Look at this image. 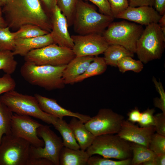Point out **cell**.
Returning <instances> with one entry per match:
<instances>
[{
  "mask_svg": "<svg viewBox=\"0 0 165 165\" xmlns=\"http://www.w3.org/2000/svg\"><path fill=\"white\" fill-rule=\"evenodd\" d=\"M2 7L9 28L18 29L23 25L32 24L51 32V21L40 0H8Z\"/></svg>",
  "mask_w": 165,
  "mask_h": 165,
  "instance_id": "1",
  "label": "cell"
},
{
  "mask_svg": "<svg viewBox=\"0 0 165 165\" xmlns=\"http://www.w3.org/2000/svg\"><path fill=\"white\" fill-rule=\"evenodd\" d=\"M113 16L98 13L93 5L82 0H77L72 25L79 35L102 34L112 22Z\"/></svg>",
  "mask_w": 165,
  "mask_h": 165,
  "instance_id": "2",
  "label": "cell"
},
{
  "mask_svg": "<svg viewBox=\"0 0 165 165\" xmlns=\"http://www.w3.org/2000/svg\"><path fill=\"white\" fill-rule=\"evenodd\" d=\"M66 66L38 65L25 61L20 68V73L23 78L30 84L52 90L65 87L62 74Z\"/></svg>",
  "mask_w": 165,
  "mask_h": 165,
  "instance_id": "3",
  "label": "cell"
},
{
  "mask_svg": "<svg viewBox=\"0 0 165 165\" xmlns=\"http://www.w3.org/2000/svg\"><path fill=\"white\" fill-rule=\"evenodd\" d=\"M0 101L13 112L32 116L49 124L53 125L57 118L43 111L34 96L24 94L15 90L3 94Z\"/></svg>",
  "mask_w": 165,
  "mask_h": 165,
  "instance_id": "4",
  "label": "cell"
},
{
  "mask_svg": "<svg viewBox=\"0 0 165 165\" xmlns=\"http://www.w3.org/2000/svg\"><path fill=\"white\" fill-rule=\"evenodd\" d=\"M165 35L158 23L146 26L138 39L135 53L139 60L146 64L162 57L165 47Z\"/></svg>",
  "mask_w": 165,
  "mask_h": 165,
  "instance_id": "5",
  "label": "cell"
},
{
  "mask_svg": "<svg viewBox=\"0 0 165 165\" xmlns=\"http://www.w3.org/2000/svg\"><path fill=\"white\" fill-rule=\"evenodd\" d=\"M86 151L90 156L97 154L105 158L119 160L131 158L132 154L130 144L114 134L95 137Z\"/></svg>",
  "mask_w": 165,
  "mask_h": 165,
  "instance_id": "6",
  "label": "cell"
},
{
  "mask_svg": "<svg viewBox=\"0 0 165 165\" xmlns=\"http://www.w3.org/2000/svg\"><path fill=\"white\" fill-rule=\"evenodd\" d=\"M144 29L141 25L125 20L112 22L102 35L108 45H119L134 53Z\"/></svg>",
  "mask_w": 165,
  "mask_h": 165,
  "instance_id": "7",
  "label": "cell"
},
{
  "mask_svg": "<svg viewBox=\"0 0 165 165\" xmlns=\"http://www.w3.org/2000/svg\"><path fill=\"white\" fill-rule=\"evenodd\" d=\"M31 146L12 133L4 135L0 144V165H28Z\"/></svg>",
  "mask_w": 165,
  "mask_h": 165,
  "instance_id": "8",
  "label": "cell"
},
{
  "mask_svg": "<svg viewBox=\"0 0 165 165\" xmlns=\"http://www.w3.org/2000/svg\"><path fill=\"white\" fill-rule=\"evenodd\" d=\"M75 56L72 49L53 43L30 51L24 59L38 65L57 66L67 65Z\"/></svg>",
  "mask_w": 165,
  "mask_h": 165,
  "instance_id": "9",
  "label": "cell"
},
{
  "mask_svg": "<svg viewBox=\"0 0 165 165\" xmlns=\"http://www.w3.org/2000/svg\"><path fill=\"white\" fill-rule=\"evenodd\" d=\"M37 134L44 141L43 147L31 146V158H43L52 162L54 165H59V157L64 146L63 140L47 125L41 124L38 128Z\"/></svg>",
  "mask_w": 165,
  "mask_h": 165,
  "instance_id": "10",
  "label": "cell"
},
{
  "mask_svg": "<svg viewBox=\"0 0 165 165\" xmlns=\"http://www.w3.org/2000/svg\"><path fill=\"white\" fill-rule=\"evenodd\" d=\"M124 119L122 115L111 109H100L97 114L85 123L87 129L96 137L108 134H117Z\"/></svg>",
  "mask_w": 165,
  "mask_h": 165,
  "instance_id": "11",
  "label": "cell"
},
{
  "mask_svg": "<svg viewBox=\"0 0 165 165\" xmlns=\"http://www.w3.org/2000/svg\"><path fill=\"white\" fill-rule=\"evenodd\" d=\"M41 124L30 116L13 114L11 122V133L27 141L33 146L43 147L44 143L38 135L37 130Z\"/></svg>",
  "mask_w": 165,
  "mask_h": 165,
  "instance_id": "12",
  "label": "cell"
},
{
  "mask_svg": "<svg viewBox=\"0 0 165 165\" xmlns=\"http://www.w3.org/2000/svg\"><path fill=\"white\" fill-rule=\"evenodd\" d=\"M72 51L76 57L97 56L104 53L108 44L102 34L92 33L71 36Z\"/></svg>",
  "mask_w": 165,
  "mask_h": 165,
  "instance_id": "13",
  "label": "cell"
},
{
  "mask_svg": "<svg viewBox=\"0 0 165 165\" xmlns=\"http://www.w3.org/2000/svg\"><path fill=\"white\" fill-rule=\"evenodd\" d=\"M51 31L50 32L55 44L72 49L74 43L69 33L66 17L57 5L51 12Z\"/></svg>",
  "mask_w": 165,
  "mask_h": 165,
  "instance_id": "14",
  "label": "cell"
},
{
  "mask_svg": "<svg viewBox=\"0 0 165 165\" xmlns=\"http://www.w3.org/2000/svg\"><path fill=\"white\" fill-rule=\"evenodd\" d=\"M155 132L154 126L139 127L128 120L124 119L120 130L116 134L128 142L141 145L148 148L151 137Z\"/></svg>",
  "mask_w": 165,
  "mask_h": 165,
  "instance_id": "15",
  "label": "cell"
},
{
  "mask_svg": "<svg viewBox=\"0 0 165 165\" xmlns=\"http://www.w3.org/2000/svg\"><path fill=\"white\" fill-rule=\"evenodd\" d=\"M161 16L152 6H129L115 18L125 19L146 26L152 23H158Z\"/></svg>",
  "mask_w": 165,
  "mask_h": 165,
  "instance_id": "16",
  "label": "cell"
},
{
  "mask_svg": "<svg viewBox=\"0 0 165 165\" xmlns=\"http://www.w3.org/2000/svg\"><path fill=\"white\" fill-rule=\"evenodd\" d=\"M36 98L41 109L44 112L60 119L64 117H74L81 120L84 123L90 119L89 116L79 112H72L67 109L59 105L57 100L42 96L38 94H35Z\"/></svg>",
  "mask_w": 165,
  "mask_h": 165,
  "instance_id": "17",
  "label": "cell"
},
{
  "mask_svg": "<svg viewBox=\"0 0 165 165\" xmlns=\"http://www.w3.org/2000/svg\"><path fill=\"white\" fill-rule=\"evenodd\" d=\"M54 43L50 32L45 35L33 38H17L15 46L12 52L14 56L19 55L24 57L30 51Z\"/></svg>",
  "mask_w": 165,
  "mask_h": 165,
  "instance_id": "18",
  "label": "cell"
},
{
  "mask_svg": "<svg viewBox=\"0 0 165 165\" xmlns=\"http://www.w3.org/2000/svg\"><path fill=\"white\" fill-rule=\"evenodd\" d=\"M94 57L75 56L70 61L63 72L62 79L65 85L75 83V79L85 72Z\"/></svg>",
  "mask_w": 165,
  "mask_h": 165,
  "instance_id": "19",
  "label": "cell"
},
{
  "mask_svg": "<svg viewBox=\"0 0 165 165\" xmlns=\"http://www.w3.org/2000/svg\"><path fill=\"white\" fill-rule=\"evenodd\" d=\"M68 124L80 148L86 150L92 144L95 137L87 129L84 123L77 118L72 117Z\"/></svg>",
  "mask_w": 165,
  "mask_h": 165,
  "instance_id": "20",
  "label": "cell"
},
{
  "mask_svg": "<svg viewBox=\"0 0 165 165\" xmlns=\"http://www.w3.org/2000/svg\"><path fill=\"white\" fill-rule=\"evenodd\" d=\"M90 157L86 150L64 146L59 155V165H87Z\"/></svg>",
  "mask_w": 165,
  "mask_h": 165,
  "instance_id": "21",
  "label": "cell"
},
{
  "mask_svg": "<svg viewBox=\"0 0 165 165\" xmlns=\"http://www.w3.org/2000/svg\"><path fill=\"white\" fill-rule=\"evenodd\" d=\"M53 125L62 137L64 146L76 150L80 149L71 128L65 120L57 118Z\"/></svg>",
  "mask_w": 165,
  "mask_h": 165,
  "instance_id": "22",
  "label": "cell"
},
{
  "mask_svg": "<svg viewBox=\"0 0 165 165\" xmlns=\"http://www.w3.org/2000/svg\"><path fill=\"white\" fill-rule=\"evenodd\" d=\"M103 57L107 65L117 67L119 61L124 57H133L134 53L124 47L118 45H109L104 52Z\"/></svg>",
  "mask_w": 165,
  "mask_h": 165,
  "instance_id": "23",
  "label": "cell"
},
{
  "mask_svg": "<svg viewBox=\"0 0 165 165\" xmlns=\"http://www.w3.org/2000/svg\"><path fill=\"white\" fill-rule=\"evenodd\" d=\"M107 65L103 57L97 56L94 57L93 61L85 72L75 79V83L80 82L89 77L103 74L106 70Z\"/></svg>",
  "mask_w": 165,
  "mask_h": 165,
  "instance_id": "24",
  "label": "cell"
},
{
  "mask_svg": "<svg viewBox=\"0 0 165 165\" xmlns=\"http://www.w3.org/2000/svg\"><path fill=\"white\" fill-rule=\"evenodd\" d=\"M130 144L133 154L131 165H139L147 161L154 159L156 154L148 148L132 142Z\"/></svg>",
  "mask_w": 165,
  "mask_h": 165,
  "instance_id": "25",
  "label": "cell"
},
{
  "mask_svg": "<svg viewBox=\"0 0 165 165\" xmlns=\"http://www.w3.org/2000/svg\"><path fill=\"white\" fill-rule=\"evenodd\" d=\"M13 112L0 101V144L4 135L11 133V122Z\"/></svg>",
  "mask_w": 165,
  "mask_h": 165,
  "instance_id": "26",
  "label": "cell"
},
{
  "mask_svg": "<svg viewBox=\"0 0 165 165\" xmlns=\"http://www.w3.org/2000/svg\"><path fill=\"white\" fill-rule=\"evenodd\" d=\"M14 32L16 39L37 37L42 36L50 33L37 25L32 24L23 25Z\"/></svg>",
  "mask_w": 165,
  "mask_h": 165,
  "instance_id": "27",
  "label": "cell"
},
{
  "mask_svg": "<svg viewBox=\"0 0 165 165\" xmlns=\"http://www.w3.org/2000/svg\"><path fill=\"white\" fill-rule=\"evenodd\" d=\"M16 38L14 32H12L7 26L0 28V51H13L15 46Z\"/></svg>",
  "mask_w": 165,
  "mask_h": 165,
  "instance_id": "28",
  "label": "cell"
},
{
  "mask_svg": "<svg viewBox=\"0 0 165 165\" xmlns=\"http://www.w3.org/2000/svg\"><path fill=\"white\" fill-rule=\"evenodd\" d=\"M17 64L12 51H0V70L11 75L16 70Z\"/></svg>",
  "mask_w": 165,
  "mask_h": 165,
  "instance_id": "29",
  "label": "cell"
},
{
  "mask_svg": "<svg viewBox=\"0 0 165 165\" xmlns=\"http://www.w3.org/2000/svg\"><path fill=\"white\" fill-rule=\"evenodd\" d=\"M117 67L119 71L123 73L128 71L139 73L142 70L143 64L139 60H136L131 56H127L124 57L119 61Z\"/></svg>",
  "mask_w": 165,
  "mask_h": 165,
  "instance_id": "30",
  "label": "cell"
},
{
  "mask_svg": "<svg viewBox=\"0 0 165 165\" xmlns=\"http://www.w3.org/2000/svg\"><path fill=\"white\" fill-rule=\"evenodd\" d=\"M77 0H57V5L66 17L68 26L72 25Z\"/></svg>",
  "mask_w": 165,
  "mask_h": 165,
  "instance_id": "31",
  "label": "cell"
},
{
  "mask_svg": "<svg viewBox=\"0 0 165 165\" xmlns=\"http://www.w3.org/2000/svg\"><path fill=\"white\" fill-rule=\"evenodd\" d=\"M131 158L115 161L110 159L98 156H90L87 161L88 165H130L131 164Z\"/></svg>",
  "mask_w": 165,
  "mask_h": 165,
  "instance_id": "32",
  "label": "cell"
},
{
  "mask_svg": "<svg viewBox=\"0 0 165 165\" xmlns=\"http://www.w3.org/2000/svg\"><path fill=\"white\" fill-rule=\"evenodd\" d=\"M148 148L156 154H165V136L154 133L151 137Z\"/></svg>",
  "mask_w": 165,
  "mask_h": 165,
  "instance_id": "33",
  "label": "cell"
},
{
  "mask_svg": "<svg viewBox=\"0 0 165 165\" xmlns=\"http://www.w3.org/2000/svg\"><path fill=\"white\" fill-rule=\"evenodd\" d=\"M16 83L11 75L6 74L0 77V95L14 90Z\"/></svg>",
  "mask_w": 165,
  "mask_h": 165,
  "instance_id": "34",
  "label": "cell"
},
{
  "mask_svg": "<svg viewBox=\"0 0 165 165\" xmlns=\"http://www.w3.org/2000/svg\"><path fill=\"white\" fill-rule=\"evenodd\" d=\"M155 112L154 109L148 108L141 112L140 119L138 123L141 127H145L154 126Z\"/></svg>",
  "mask_w": 165,
  "mask_h": 165,
  "instance_id": "35",
  "label": "cell"
},
{
  "mask_svg": "<svg viewBox=\"0 0 165 165\" xmlns=\"http://www.w3.org/2000/svg\"><path fill=\"white\" fill-rule=\"evenodd\" d=\"M113 16L115 17L129 6L128 0H108Z\"/></svg>",
  "mask_w": 165,
  "mask_h": 165,
  "instance_id": "36",
  "label": "cell"
},
{
  "mask_svg": "<svg viewBox=\"0 0 165 165\" xmlns=\"http://www.w3.org/2000/svg\"><path fill=\"white\" fill-rule=\"evenodd\" d=\"M154 127L156 133L165 136V115L161 112L154 115Z\"/></svg>",
  "mask_w": 165,
  "mask_h": 165,
  "instance_id": "37",
  "label": "cell"
},
{
  "mask_svg": "<svg viewBox=\"0 0 165 165\" xmlns=\"http://www.w3.org/2000/svg\"><path fill=\"white\" fill-rule=\"evenodd\" d=\"M84 0L89 1L98 7L101 13L113 16L108 0Z\"/></svg>",
  "mask_w": 165,
  "mask_h": 165,
  "instance_id": "38",
  "label": "cell"
},
{
  "mask_svg": "<svg viewBox=\"0 0 165 165\" xmlns=\"http://www.w3.org/2000/svg\"><path fill=\"white\" fill-rule=\"evenodd\" d=\"M129 6L132 7L154 6V0H128Z\"/></svg>",
  "mask_w": 165,
  "mask_h": 165,
  "instance_id": "39",
  "label": "cell"
},
{
  "mask_svg": "<svg viewBox=\"0 0 165 165\" xmlns=\"http://www.w3.org/2000/svg\"><path fill=\"white\" fill-rule=\"evenodd\" d=\"M28 165H54L49 160L43 158H30Z\"/></svg>",
  "mask_w": 165,
  "mask_h": 165,
  "instance_id": "40",
  "label": "cell"
},
{
  "mask_svg": "<svg viewBox=\"0 0 165 165\" xmlns=\"http://www.w3.org/2000/svg\"><path fill=\"white\" fill-rule=\"evenodd\" d=\"M141 114L140 110L137 108H135L128 113V120L133 123H138L140 119Z\"/></svg>",
  "mask_w": 165,
  "mask_h": 165,
  "instance_id": "41",
  "label": "cell"
},
{
  "mask_svg": "<svg viewBox=\"0 0 165 165\" xmlns=\"http://www.w3.org/2000/svg\"><path fill=\"white\" fill-rule=\"evenodd\" d=\"M155 9L161 16L165 13V0H154Z\"/></svg>",
  "mask_w": 165,
  "mask_h": 165,
  "instance_id": "42",
  "label": "cell"
},
{
  "mask_svg": "<svg viewBox=\"0 0 165 165\" xmlns=\"http://www.w3.org/2000/svg\"><path fill=\"white\" fill-rule=\"evenodd\" d=\"M153 102L155 106L160 109L165 115V101L156 97L154 98Z\"/></svg>",
  "mask_w": 165,
  "mask_h": 165,
  "instance_id": "43",
  "label": "cell"
},
{
  "mask_svg": "<svg viewBox=\"0 0 165 165\" xmlns=\"http://www.w3.org/2000/svg\"><path fill=\"white\" fill-rule=\"evenodd\" d=\"M46 8L50 12L57 5V0H41Z\"/></svg>",
  "mask_w": 165,
  "mask_h": 165,
  "instance_id": "44",
  "label": "cell"
},
{
  "mask_svg": "<svg viewBox=\"0 0 165 165\" xmlns=\"http://www.w3.org/2000/svg\"><path fill=\"white\" fill-rule=\"evenodd\" d=\"M154 160L156 165H165V154H156Z\"/></svg>",
  "mask_w": 165,
  "mask_h": 165,
  "instance_id": "45",
  "label": "cell"
},
{
  "mask_svg": "<svg viewBox=\"0 0 165 165\" xmlns=\"http://www.w3.org/2000/svg\"><path fill=\"white\" fill-rule=\"evenodd\" d=\"M162 31L165 35V13L162 15L158 22Z\"/></svg>",
  "mask_w": 165,
  "mask_h": 165,
  "instance_id": "46",
  "label": "cell"
},
{
  "mask_svg": "<svg viewBox=\"0 0 165 165\" xmlns=\"http://www.w3.org/2000/svg\"><path fill=\"white\" fill-rule=\"evenodd\" d=\"M2 7L0 4V28L7 26L6 21L3 16Z\"/></svg>",
  "mask_w": 165,
  "mask_h": 165,
  "instance_id": "47",
  "label": "cell"
},
{
  "mask_svg": "<svg viewBox=\"0 0 165 165\" xmlns=\"http://www.w3.org/2000/svg\"><path fill=\"white\" fill-rule=\"evenodd\" d=\"M142 164L143 165H156L154 159L147 161Z\"/></svg>",
  "mask_w": 165,
  "mask_h": 165,
  "instance_id": "48",
  "label": "cell"
},
{
  "mask_svg": "<svg viewBox=\"0 0 165 165\" xmlns=\"http://www.w3.org/2000/svg\"><path fill=\"white\" fill-rule=\"evenodd\" d=\"M8 1V0H0V4L2 7L4 6Z\"/></svg>",
  "mask_w": 165,
  "mask_h": 165,
  "instance_id": "49",
  "label": "cell"
}]
</instances>
